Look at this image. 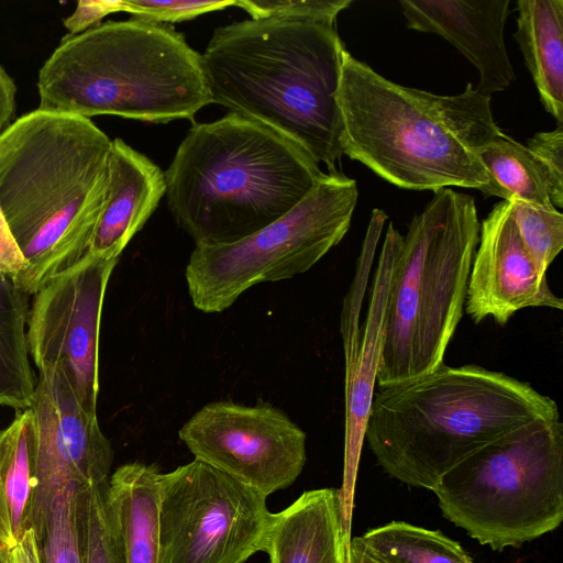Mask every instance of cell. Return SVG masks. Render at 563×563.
<instances>
[{
    "label": "cell",
    "mask_w": 563,
    "mask_h": 563,
    "mask_svg": "<svg viewBox=\"0 0 563 563\" xmlns=\"http://www.w3.org/2000/svg\"><path fill=\"white\" fill-rule=\"evenodd\" d=\"M336 102L343 155L389 184L434 192L450 186L481 191L489 183L477 152L503 131L490 97L471 82L452 96L401 86L345 48Z\"/></svg>",
    "instance_id": "2"
},
{
    "label": "cell",
    "mask_w": 563,
    "mask_h": 563,
    "mask_svg": "<svg viewBox=\"0 0 563 563\" xmlns=\"http://www.w3.org/2000/svg\"><path fill=\"white\" fill-rule=\"evenodd\" d=\"M529 307L562 310L563 300L536 268L518 232L512 203L503 200L479 224L464 309L475 323L492 317L504 325Z\"/></svg>",
    "instance_id": "14"
},
{
    "label": "cell",
    "mask_w": 563,
    "mask_h": 563,
    "mask_svg": "<svg viewBox=\"0 0 563 563\" xmlns=\"http://www.w3.org/2000/svg\"><path fill=\"white\" fill-rule=\"evenodd\" d=\"M108 482L78 486L85 563H125L118 526L108 501Z\"/></svg>",
    "instance_id": "26"
},
{
    "label": "cell",
    "mask_w": 563,
    "mask_h": 563,
    "mask_svg": "<svg viewBox=\"0 0 563 563\" xmlns=\"http://www.w3.org/2000/svg\"><path fill=\"white\" fill-rule=\"evenodd\" d=\"M346 563H379L373 559L360 543L357 538L350 540L346 553Z\"/></svg>",
    "instance_id": "36"
},
{
    "label": "cell",
    "mask_w": 563,
    "mask_h": 563,
    "mask_svg": "<svg viewBox=\"0 0 563 563\" xmlns=\"http://www.w3.org/2000/svg\"><path fill=\"white\" fill-rule=\"evenodd\" d=\"M25 267L26 263L12 236L0 207V273L14 278L22 273Z\"/></svg>",
    "instance_id": "33"
},
{
    "label": "cell",
    "mask_w": 563,
    "mask_h": 563,
    "mask_svg": "<svg viewBox=\"0 0 563 563\" xmlns=\"http://www.w3.org/2000/svg\"><path fill=\"white\" fill-rule=\"evenodd\" d=\"M112 140L88 118L36 109L0 135V207L33 296L90 247L109 180Z\"/></svg>",
    "instance_id": "1"
},
{
    "label": "cell",
    "mask_w": 563,
    "mask_h": 563,
    "mask_svg": "<svg viewBox=\"0 0 563 563\" xmlns=\"http://www.w3.org/2000/svg\"><path fill=\"white\" fill-rule=\"evenodd\" d=\"M357 198L354 179L328 173L295 208L260 231L229 244L196 245L185 271L194 307L221 312L257 284L307 272L344 238Z\"/></svg>",
    "instance_id": "9"
},
{
    "label": "cell",
    "mask_w": 563,
    "mask_h": 563,
    "mask_svg": "<svg viewBox=\"0 0 563 563\" xmlns=\"http://www.w3.org/2000/svg\"><path fill=\"white\" fill-rule=\"evenodd\" d=\"M36 432L31 409L20 411L0 434V493L12 545L32 529L36 486Z\"/></svg>",
    "instance_id": "22"
},
{
    "label": "cell",
    "mask_w": 563,
    "mask_h": 563,
    "mask_svg": "<svg viewBox=\"0 0 563 563\" xmlns=\"http://www.w3.org/2000/svg\"><path fill=\"white\" fill-rule=\"evenodd\" d=\"M560 419L551 397L478 365L444 364L378 387L364 440L377 464L409 486L431 489L468 455L536 420Z\"/></svg>",
    "instance_id": "4"
},
{
    "label": "cell",
    "mask_w": 563,
    "mask_h": 563,
    "mask_svg": "<svg viewBox=\"0 0 563 563\" xmlns=\"http://www.w3.org/2000/svg\"><path fill=\"white\" fill-rule=\"evenodd\" d=\"M78 486L67 484L56 492L41 528L34 533L40 563H85Z\"/></svg>",
    "instance_id": "25"
},
{
    "label": "cell",
    "mask_w": 563,
    "mask_h": 563,
    "mask_svg": "<svg viewBox=\"0 0 563 563\" xmlns=\"http://www.w3.org/2000/svg\"><path fill=\"white\" fill-rule=\"evenodd\" d=\"M118 262L87 253L43 285L30 305V356L37 369L62 365L79 404L91 413H97L99 394L101 310Z\"/></svg>",
    "instance_id": "12"
},
{
    "label": "cell",
    "mask_w": 563,
    "mask_h": 563,
    "mask_svg": "<svg viewBox=\"0 0 563 563\" xmlns=\"http://www.w3.org/2000/svg\"><path fill=\"white\" fill-rule=\"evenodd\" d=\"M8 563H40L37 543L32 529L8 548Z\"/></svg>",
    "instance_id": "35"
},
{
    "label": "cell",
    "mask_w": 563,
    "mask_h": 563,
    "mask_svg": "<svg viewBox=\"0 0 563 563\" xmlns=\"http://www.w3.org/2000/svg\"><path fill=\"white\" fill-rule=\"evenodd\" d=\"M442 515L495 551L563 520V423L536 420L483 446L432 488Z\"/></svg>",
    "instance_id": "8"
},
{
    "label": "cell",
    "mask_w": 563,
    "mask_h": 563,
    "mask_svg": "<svg viewBox=\"0 0 563 563\" xmlns=\"http://www.w3.org/2000/svg\"><path fill=\"white\" fill-rule=\"evenodd\" d=\"M514 34L543 108L563 125V0H518Z\"/></svg>",
    "instance_id": "20"
},
{
    "label": "cell",
    "mask_w": 563,
    "mask_h": 563,
    "mask_svg": "<svg viewBox=\"0 0 563 563\" xmlns=\"http://www.w3.org/2000/svg\"><path fill=\"white\" fill-rule=\"evenodd\" d=\"M119 11H123L122 0H81L77 2L74 13L67 16L63 24L68 30L69 35H77L99 25L104 16Z\"/></svg>",
    "instance_id": "32"
},
{
    "label": "cell",
    "mask_w": 563,
    "mask_h": 563,
    "mask_svg": "<svg viewBox=\"0 0 563 563\" xmlns=\"http://www.w3.org/2000/svg\"><path fill=\"white\" fill-rule=\"evenodd\" d=\"M164 174L168 209L196 245L229 244L260 231L325 176L299 145L231 112L194 122Z\"/></svg>",
    "instance_id": "5"
},
{
    "label": "cell",
    "mask_w": 563,
    "mask_h": 563,
    "mask_svg": "<svg viewBox=\"0 0 563 563\" xmlns=\"http://www.w3.org/2000/svg\"><path fill=\"white\" fill-rule=\"evenodd\" d=\"M479 220L472 196L433 192L402 235L388 292L376 386L442 366L462 319Z\"/></svg>",
    "instance_id": "7"
},
{
    "label": "cell",
    "mask_w": 563,
    "mask_h": 563,
    "mask_svg": "<svg viewBox=\"0 0 563 563\" xmlns=\"http://www.w3.org/2000/svg\"><path fill=\"white\" fill-rule=\"evenodd\" d=\"M344 49L334 25L250 19L217 27L201 59L212 103L273 129L339 173Z\"/></svg>",
    "instance_id": "3"
},
{
    "label": "cell",
    "mask_w": 563,
    "mask_h": 563,
    "mask_svg": "<svg viewBox=\"0 0 563 563\" xmlns=\"http://www.w3.org/2000/svg\"><path fill=\"white\" fill-rule=\"evenodd\" d=\"M477 155L489 177V183L481 190L485 197L554 207L550 177L526 145L503 132L481 147Z\"/></svg>",
    "instance_id": "23"
},
{
    "label": "cell",
    "mask_w": 563,
    "mask_h": 563,
    "mask_svg": "<svg viewBox=\"0 0 563 563\" xmlns=\"http://www.w3.org/2000/svg\"><path fill=\"white\" fill-rule=\"evenodd\" d=\"M0 563H8V547L0 544Z\"/></svg>",
    "instance_id": "38"
},
{
    "label": "cell",
    "mask_w": 563,
    "mask_h": 563,
    "mask_svg": "<svg viewBox=\"0 0 563 563\" xmlns=\"http://www.w3.org/2000/svg\"><path fill=\"white\" fill-rule=\"evenodd\" d=\"M236 0H122V9L133 19L153 22L169 23L191 20L203 13L220 11L235 5Z\"/></svg>",
    "instance_id": "30"
},
{
    "label": "cell",
    "mask_w": 563,
    "mask_h": 563,
    "mask_svg": "<svg viewBox=\"0 0 563 563\" xmlns=\"http://www.w3.org/2000/svg\"><path fill=\"white\" fill-rule=\"evenodd\" d=\"M512 203L514 219L536 268L547 276L550 264L563 247V214L554 207L530 205L517 199Z\"/></svg>",
    "instance_id": "27"
},
{
    "label": "cell",
    "mask_w": 563,
    "mask_h": 563,
    "mask_svg": "<svg viewBox=\"0 0 563 563\" xmlns=\"http://www.w3.org/2000/svg\"><path fill=\"white\" fill-rule=\"evenodd\" d=\"M379 563H474L459 542L439 530L391 521L356 537Z\"/></svg>",
    "instance_id": "24"
},
{
    "label": "cell",
    "mask_w": 563,
    "mask_h": 563,
    "mask_svg": "<svg viewBox=\"0 0 563 563\" xmlns=\"http://www.w3.org/2000/svg\"><path fill=\"white\" fill-rule=\"evenodd\" d=\"M16 87L0 65V135L12 123L15 112Z\"/></svg>",
    "instance_id": "34"
},
{
    "label": "cell",
    "mask_w": 563,
    "mask_h": 563,
    "mask_svg": "<svg viewBox=\"0 0 563 563\" xmlns=\"http://www.w3.org/2000/svg\"><path fill=\"white\" fill-rule=\"evenodd\" d=\"M196 461L267 498L289 487L306 464V433L267 405L207 404L178 432Z\"/></svg>",
    "instance_id": "11"
},
{
    "label": "cell",
    "mask_w": 563,
    "mask_h": 563,
    "mask_svg": "<svg viewBox=\"0 0 563 563\" xmlns=\"http://www.w3.org/2000/svg\"><path fill=\"white\" fill-rule=\"evenodd\" d=\"M40 110L152 123L212 103L201 54L165 23L107 21L68 35L38 73Z\"/></svg>",
    "instance_id": "6"
},
{
    "label": "cell",
    "mask_w": 563,
    "mask_h": 563,
    "mask_svg": "<svg viewBox=\"0 0 563 563\" xmlns=\"http://www.w3.org/2000/svg\"><path fill=\"white\" fill-rule=\"evenodd\" d=\"M30 297L0 273V406L19 411L31 408L37 382L27 344Z\"/></svg>",
    "instance_id": "21"
},
{
    "label": "cell",
    "mask_w": 563,
    "mask_h": 563,
    "mask_svg": "<svg viewBox=\"0 0 563 563\" xmlns=\"http://www.w3.org/2000/svg\"><path fill=\"white\" fill-rule=\"evenodd\" d=\"M545 168L552 187L551 201L563 208V125L549 132H538L526 145Z\"/></svg>",
    "instance_id": "31"
},
{
    "label": "cell",
    "mask_w": 563,
    "mask_h": 563,
    "mask_svg": "<svg viewBox=\"0 0 563 563\" xmlns=\"http://www.w3.org/2000/svg\"><path fill=\"white\" fill-rule=\"evenodd\" d=\"M156 465L126 463L109 477L108 501L125 563H159V487Z\"/></svg>",
    "instance_id": "19"
},
{
    "label": "cell",
    "mask_w": 563,
    "mask_h": 563,
    "mask_svg": "<svg viewBox=\"0 0 563 563\" xmlns=\"http://www.w3.org/2000/svg\"><path fill=\"white\" fill-rule=\"evenodd\" d=\"M271 516L265 496L194 460L161 477L159 563H245Z\"/></svg>",
    "instance_id": "10"
},
{
    "label": "cell",
    "mask_w": 563,
    "mask_h": 563,
    "mask_svg": "<svg viewBox=\"0 0 563 563\" xmlns=\"http://www.w3.org/2000/svg\"><path fill=\"white\" fill-rule=\"evenodd\" d=\"M387 220L382 209H374L363 241L356 271L350 291L343 302L341 313V335L343 341L345 367L352 365L357 356L361 343L360 311L368 284L369 272L376 254L377 244Z\"/></svg>",
    "instance_id": "28"
},
{
    "label": "cell",
    "mask_w": 563,
    "mask_h": 563,
    "mask_svg": "<svg viewBox=\"0 0 563 563\" xmlns=\"http://www.w3.org/2000/svg\"><path fill=\"white\" fill-rule=\"evenodd\" d=\"M399 5L408 29L443 37L476 67L479 93L490 97L512 85L504 38L509 0H401Z\"/></svg>",
    "instance_id": "15"
},
{
    "label": "cell",
    "mask_w": 563,
    "mask_h": 563,
    "mask_svg": "<svg viewBox=\"0 0 563 563\" xmlns=\"http://www.w3.org/2000/svg\"><path fill=\"white\" fill-rule=\"evenodd\" d=\"M349 543L339 490L320 488L272 514L263 551L269 563H346Z\"/></svg>",
    "instance_id": "18"
},
{
    "label": "cell",
    "mask_w": 563,
    "mask_h": 563,
    "mask_svg": "<svg viewBox=\"0 0 563 563\" xmlns=\"http://www.w3.org/2000/svg\"><path fill=\"white\" fill-rule=\"evenodd\" d=\"M165 194L164 172L123 140H112L106 200L88 253L119 258Z\"/></svg>",
    "instance_id": "16"
},
{
    "label": "cell",
    "mask_w": 563,
    "mask_h": 563,
    "mask_svg": "<svg viewBox=\"0 0 563 563\" xmlns=\"http://www.w3.org/2000/svg\"><path fill=\"white\" fill-rule=\"evenodd\" d=\"M402 235L389 222L378 256L358 353L345 367V478L353 481L375 393L389 287Z\"/></svg>",
    "instance_id": "17"
},
{
    "label": "cell",
    "mask_w": 563,
    "mask_h": 563,
    "mask_svg": "<svg viewBox=\"0 0 563 563\" xmlns=\"http://www.w3.org/2000/svg\"><path fill=\"white\" fill-rule=\"evenodd\" d=\"M0 430V434H1ZM0 544L4 547H12V540L10 536L9 520L4 503L0 493Z\"/></svg>",
    "instance_id": "37"
},
{
    "label": "cell",
    "mask_w": 563,
    "mask_h": 563,
    "mask_svg": "<svg viewBox=\"0 0 563 563\" xmlns=\"http://www.w3.org/2000/svg\"><path fill=\"white\" fill-rule=\"evenodd\" d=\"M30 409L36 432L32 509V530L36 533L59 488L109 479L113 450L97 413L86 411L79 404L62 365L38 368Z\"/></svg>",
    "instance_id": "13"
},
{
    "label": "cell",
    "mask_w": 563,
    "mask_h": 563,
    "mask_svg": "<svg viewBox=\"0 0 563 563\" xmlns=\"http://www.w3.org/2000/svg\"><path fill=\"white\" fill-rule=\"evenodd\" d=\"M351 0H239L235 5L253 20L276 19L334 25Z\"/></svg>",
    "instance_id": "29"
}]
</instances>
